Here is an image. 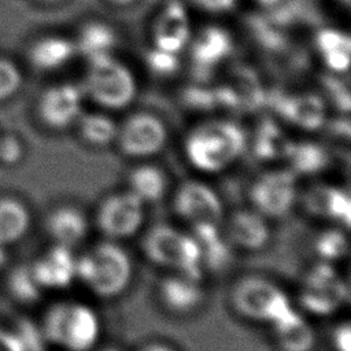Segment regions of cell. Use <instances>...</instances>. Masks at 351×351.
<instances>
[{
    "label": "cell",
    "instance_id": "obj_1",
    "mask_svg": "<svg viewBox=\"0 0 351 351\" xmlns=\"http://www.w3.org/2000/svg\"><path fill=\"white\" fill-rule=\"evenodd\" d=\"M247 148V136L234 122L213 119L195 126L184 140L189 166L203 174H217L232 167Z\"/></svg>",
    "mask_w": 351,
    "mask_h": 351
},
{
    "label": "cell",
    "instance_id": "obj_2",
    "mask_svg": "<svg viewBox=\"0 0 351 351\" xmlns=\"http://www.w3.org/2000/svg\"><path fill=\"white\" fill-rule=\"evenodd\" d=\"M133 278V261L115 240L93 244L77 255V281L101 299L123 293Z\"/></svg>",
    "mask_w": 351,
    "mask_h": 351
},
{
    "label": "cell",
    "instance_id": "obj_3",
    "mask_svg": "<svg viewBox=\"0 0 351 351\" xmlns=\"http://www.w3.org/2000/svg\"><path fill=\"white\" fill-rule=\"evenodd\" d=\"M43 332L49 346L64 351H90L101 335V321L97 311L88 303L62 300L47 308Z\"/></svg>",
    "mask_w": 351,
    "mask_h": 351
},
{
    "label": "cell",
    "instance_id": "obj_4",
    "mask_svg": "<svg viewBox=\"0 0 351 351\" xmlns=\"http://www.w3.org/2000/svg\"><path fill=\"white\" fill-rule=\"evenodd\" d=\"M141 250L154 263L170 273L202 278L204 276L196 239L170 223H156L143 236Z\"/></svg>",
    "mask_w": 351,
    "mask_h": 351
},
{
    "label": "cell",
    "instance_id": "obj_5",
    "mask_svg": "<svg viewBox=\"0 0 351 351\" xmlns=\"http://www.w3.org/2000/svg\"><path fill=\"white\" fill-rule=\"evenodd\" d=\"M229 298L240 317L269 325L293 307L288 293L277 282L256 274L240 277L233 284Z\"/></svg>",
    "mask_w": 351,
    "mask_h": 351
},
{
    "label": "cell",
    "instance_id": "obj_6",
    "mask_svg": "<svg viewBox=\"0 0 351 351\" xmlns=\"http://www.w3.org/2000/svg\"><path fill=\"white\" fill-rule=\"evenodd\" d=\"M86 90L90 99L106 108H122L136 95V82L132 73L108 53L89 58Z\"/></svg>",
    "mask_w": 351,
    "mask_h": 351
},
{
    "label": "cell",
    "instance_id": "obj_7",
    "mask_svg": "<svg viewBox=\"0 0 351 351\" xmlns=\"http://www.w3.org/2000/svg\"><path fill=\"white\" fill-rule=\"evenodd\" d=\"M350 298V289L335 263L318 261L303 276L299 303L315 315L325 317L341 308Z\"/></svg>",
    "mask_w": 351,
    "mask_h": 351
},
{
    "label": "cell",
    "instance_id": "obj_8",
    "mask_svg": "<svg viewBox=\"0 0 351 351\" xmlns=\"http://www.w3.org/2000/svg\"><path fill=\"white\" fill-rule=\"evenodd\" d=\"M248 196L252 208L266 218H282L299 199L298 176L288 167L266 170L251 182Z\"/></svg>",
    "mask_w": 351,
    "mask_h": 351
},
{
    "label": "cell",
    "instance_id": "obj_9",
    "mask_svg": "<svg viewBox=\"0 0 351 351\" xmlns=\"http://www.w3.org/2000/svg\"><path fill=\"white\" fill-rule=\"evenodd\" d=\"M145 219V203L129 189L104 196L95 214L97 229L108 240H122L134 236Z\"/></svg>",
    "mask_w": 351,
    "mask_h": 351
},
{
    "label": "cell",
    "instance_id": "obj_10",
    "mask_svg": "<svg viewBox=\"0 0 351 351\" xmlns=\"http://www.w3.org/2000/svg\"><path fill=\"white\" fill-rule=\"evenodd\" d=\"M173 211L192 228L204 223L219 225L223 218V203L210 184L189 178L177 186L173 196Z\"/></svg>",
    "mask_w": 351,
    "mask_h": 351
},
{
    "label": "cell",
    "instance_id": "obj_11",
    "mask_svg": "<svg viewBox=\"0 0 351 351\" xmlns=\"http://www.w3.org/2000/svg\"><path fill=\"white\" fill-rule=\"evenodd\" d=\"M115 141L123 155L147 159L163 149L167 141V129L159 117L151 112H136L118 126Z\"/></svg>",
    "mask_w": 351,
    "mask_h": 351
},
{
    "label": "cell",
    "instance_id": "obj_12",
    "mask_svg": "<svg viewBox=\"0 0 351 351\" xmlns=\"http://www.w3.org/2000/svg\"><path fill=\"white\" fill-rule=\"evenodd\" d=\"M158 299L170 314L185 317L196 313L204 304L206 289L202 278L170 273L159 281Z\"/></svg>",
    "mask_w": 351,
    "mask_h": 351
},
{
    "label": "cell",
    "instance_id": "obj_13",
    "mask_svg": "<svg viewBox=\"0 0 351 351\" xmlns=\"http://www.w3.org/2000/svg\"><path fill=\"white\" fill-rule=\"evenodd\" d=\"M30 266L44 291L66 289L77 281V254L60 244L49 247Z\"/></svg>",
    "mask_w": 351,
    "mask_h": 351
},
{
    "label": "cell",
    "instance_id": "obj_14",
    "mask_svg": "<svg viewBox=\"0 0 351 351\" xmlns=\"http://www.w3.org/2000/svg\"><path fill=\"white\" fill-rule=\"evenodd\" d=\"M223 234L233 248L247 252L263 250L271 239L269 218L252 207L233 211L226 221Z\"/></svg>",
    "mask_w": 351,
    "mask_h": 351
},
{
    "label": "cell",
    "instance_id": "obj_15",
    "mask_svg": "<svg viewBox=\"0 0 351 351\" xmlns=\"http://www.w3.org/2000/svg\"><path fill=\"white\" fill-rule=\"evenodd\" d=\"M82 92L71 84L55 85L44 92L38 103L41 121L52 129H63L81 115Z\"/></svg>",
    "mask_w": 351,
    "mask_h": 351
},
{
    "label": "cell",
    "instance_id": "obj_16",
    "mask_svg": "<svg viewBox=\"0 0 351 351\" xmlns=\"http://www.w3.org/2000/svg\"><path fill=\"white\" fill-rule=\"evenodd\" d=\"M303 204L311 215L348 229L351 200L347 189L333 184H317L304 192Z\"/></svg>",
    "mask_w": 351,
    "mask_h": 351
},
{
    "label": "cell",
    "instance_id": "obj_17",
    "mask_svg": "<svg viewBox=\"0 0 351 351\" xmlns=\"http://www.w3.org/2000/svg\"><path fill=\"white\" fill-rule=\"evenodd\" d=\"M274 344L280 351H313L317 335L308 319L291 307L270 324Z\"/></svg>",
    "mask_w": 351,
    "mask_h": 351
},
{
    "label": "cell",
    "instance_id": "obj_18",
    "mask_svg": "<svg viewBox=\"0 0 351 351\" xmlns=\"http://www.w3.org/2000/svg\"><path fill=\"white\" fill-rule=\"evenodd\" d=\"M274 108L285 121L304 130L321 128L326 118V106L314 93L277 96L274 99Z\"/></svg>",
    "mask_w": 351,
    "mask_h": 351
},
{
    "label": "cell",
    "instance_id": "obj_19",
    "mask_svg": "<svg viewBox=\"0 0 351 351\" xmlns=\"http://www.w3.org/2000/svg\"><path fill=\"white\" fill-rule=\"evenodd\" d=\"M45 229L55 244L74 248L86 239L89 219L78 206L62 204L48 214Z\"/></svg>",
    "mask_w": 351,
    "mask_h": 351
},
{
    "label": "cell",
    "instance_id": "obj_20",
    "mask_svg": "<svg viewBox=\"0 0 351 351\" xmlns=\"http://www.w3.org/2000/svg\"><path fill=\"white\" fill-rule=\"evenodd\" d=\"M189 33V19L184 5L178 0L169 1L154 26V41L156 48L177 53L188 43Z\"/></svg>",
    "mask_w": 351,
    "mask_h": 351
},
{
    "label": "cell",
    "instance_id": "obj_21",
    "mask_svg": "<svg viewBox=\"0 0 351 351\" xmlns=\"http://www.w3.org/2000/svg\"><path fill=\"white\" fill-rule=\"evenodd\" d=\"M191 232L197 241L203 271L219 273L226 269L233 259V247L221 232L219 225H197Z\"/></svg>",
    "mask_w": 351,
    "mask_h": 351
},
{
    "label": "cell",
    "instance_id": "obj_22",
    "mask_svg": "<svg viewBox=\"0 0 351 351\" xmlns=\"http://www.w3.org/2000/svg\"><path fill=\"white\" fill-rule=\"evenodd\" d=\"M167 186L169 180L165 170L149 162L136 165L128 174V189L145 204L159 202Z\"/></svg>",
    "mask_w": 351,
    "mask_h": 351
},
{
    "label": "cell",
    "instance_id": "obj_23",
    "mask_svg": "<svg viewBox=\"0 0 351 351\" xmlns=\"http://www.w3.org/2000/svg\"><path fill=\"white\" fill-rule=\"evenodd\" d=\"M232 51V38L218 26L203 29L192 44V59L202 69H210L222 62Z\"/></svg>",
    "mask_w": 351,
    "mask_h": 351
},
{
    "label": "cell",
    "instance_id": "obj_24",
    "mask_svg": "<svg viewBox=\"0 0 351 351\" xmlns=\"http://www.w3.org/2000/svg\"><path fill=\"white\" fill-rule=\"evenodd\" d=\"M32 214L27 206L14 196L0 197V244L18 243L29 232Z\"/></svg>",
    "mask_w": 351,
    "mask_h": 351
},
{
    "label": "cell",
    "instance_id": "obj_25",
    "mask_svg": "<svg viewBox=\"0 0 351 351\" xmlns=\"http://www.w3.org/2000/svg\"><path fill=\"white\" fill-rule=\"evenodd\" d=\"M288 169H291L298 177L313 176L325 170L329 165L328 151L313 141L292 143L285 156Z\"/></svg>",
    "mask_w": 351,
    "mask_h": 351
},
{
    "label": "cell",
    "instance_id": "obj_26",
    "mask_svg": "<svg viewBox=\"0 0 351 351\" xmlns=\"http://www.w3.org/2000/svg\"><path fill=\"white\" fill-rule=\"evenodd\" d=\"M317 47L325 64L335 73H346L350 66L351 41L340 30L324 29L317 34Z\"/></svg>",
    "mask_w": 351,
    "mask_h": 351
},
{
    "label": "cell",
    "instance_id": "obj_27",
    "mask_svg": "<svg viewBox=\"0 0 351 351\" xmlns=\"http://www.w3.org/2000/svg\"><path fill=\"white\" fill-rule=\"evenodd\" d=\"M292 141L287 134L271 121H263L256 129L252 149L262 160L285 159Z\"/></svg>",
    "mask_w": 351,
    "mask_h": 351
},
{
    "label": "cell",
    "instance_id": "obj_28",
    "mask_svg": "<svg viewBox=\"0 0 351 351\" xmlns=\"http://www.w3.org/2000/svg\"><path fill=\"white\" fill-rule=\"evenodd\" d=\"M77 121L81 138L92 147H106L117 140L118 125L106 114H81Z\"/></svg>",
    "mask_w": 351,
    "mask_h": 351
},
{
    "label": "cell",
    "instance_id": "obj_29",
    "mask_svg": "<svg viewBox=\"0 0 351 351\" xmlns=\"http://www.w3.org/2000/svg\"><path fill=\"white\" fill-rule=\"evenodd\" d=\"M74 53V45L62 37H45L37 41L32 51L30 59L34 66L52 70L64 64Z\"/></svg>",
    "mask_w": 351,
    "mask_h": 351
},
{
    "label": "cell",
    "instance_id": "obj_30",
    "mask_svg": "<svg viewBox=\"0 0 351 351\" xmlns=\"http://www.w3.org/2000/svg\"><path fill=\"white\" fill-rule=\"evenodd\" d=\"M7 288L16 302L25 304L36 303L44 292L30 265H19L14 267L8 274Z\"/></svg>",
    "mask_w": 351,
    "mask_h": 351
},
{
    "label": "cell",
    "instance_id": "obj_31",
    "mask_svg": "<svg viewBox=\"0 0 351 351\" xmlns=\"http://www.w3.org/2000/svg\"><path fill=\"white\" fill-rule=\"evenodd\" d=\"M314 251L319 261L336 263L348 254V237L344 228L333 226L322 230L314 239Z\"/></svg>",
    "mask_w": 351,
    "mask_h": 351
},
{
    "label": "cell",
    "instance_id": "obj_32",
    "mask_svg": "<svg viewBox=\"0 0 351 351\" xmlns=\"http://www.w3.org/2000/svg\"><path fill=\"white\" fill-rule=\"evenodd\" d=\"M114 43H115V36L112 29L103 23L93 22L86 25L82 29L80 34L78 47L81 52H84L90 58L99 53H108Z\"/></svg>",
    "mask_w": 351,
    "mask_h": 351
},
{
    "label": "cell",
    "instance_id": "obj_33",
    "mask_svg": "<svg viewBox=\"0 0 351 351\" xmlns=\"http://www.w3.org/2000/svg\"><path fill=\"white\" fill-rule=\"evenodd\" d=\"M233 77L234 82L232 85L229 84V86L233 89L239 100V106H254L262 99V89L259 81L251 70L245 67H239L233 73Z\"/></svg>",
    "mask_w": 351,
    "mask_h": 351
},
{
    "label": "cell",
    "instance_id": "obj_34",
    "mask_svg": "<svg viewBox=\"0 0 351 351\" xmlns=\"http://www.w3.org/2000/svg\"><path fill=\"white\" fill-rule=\"evenodd\" d=\"M19 339L25 351H47L48 340L43 332L41 324H37L27 318L18 319L15 328L12 329Z\"/></svg>",
    "mask_w": 351,
    "mask_h": 351
},
{
    "label": "cell",
    "instance_id": "obj_35",
    "mask_svg": "<svg viewBox=\"0 0 351 351\" xmlns=\"http://www.w3.org/2000/svg\"><path fill=\"white\" fill-rule=\"evenodd\" d=\"M22 82L18 67L5 59H0V100L14 95Z\"/></svg>",
    "mask_w": 351,
    "mask_h": 351
},
{
    "label": "cell",
    "instance_id": "obj_36",
    "mask_svg": "<svg viewBox=\"0 0 351 351\" xmlns=\"http://www.w3.org/2000/svg\"><path fill=\"white\" fill-rule=\"evenodd\" d=\"M147 64L152 73L166 75L174 73L178 69V59L176 53L155 48L147 53Z\"/></svg>",
    "mask_w": 351,
    "mask_h": 351
},
{
    "label": "cell",
    "instance_id": "obj_37",
    "mask_svg": "<svg viewBox=\"0 0 351 351\" xmlns=\"http://www.w3.org/2000/svg\"><path fill=\"white\" fill-rule=\"evenodd\" d=\"M23 143L14 134H5L0 137V163L5 166H14L23 158Z\"/></svg>",
    "mask_w": 351,
    "mask_h": 351
},
{
    "label": "cell",
    "instance_id": "obj_38",
    "mask_svg": "<svg viewBox=\"0 0 351 351\" xmlns=\"http://www.w3.org/2000/svg\"><path fill=\"white\" fill-rule=\"evenodd\" d=\"M333 351H351V325L348 319L336 324L330 333Z\"/></svg>",
    "mask_w": 351,
    "mask_h": 351
},
{
    "label": "cell",
    "instance_id": "obj_39",
    "mask_svg": "<svg viewBox=\"0 0 351 351\" xmlns=\"http://www.w3.org/2000/svg\"><path fill=\"white\" fill-rule=\"evenodd\" d=\"M325 84H326V88H328L333 101L336 103V106L344 111H348V108H350L348 89L346 86H343V84H339L333 78H326Z\"/></svg>",
    "mask_w": 351,
    "mask_h": 351
},
{
    "label": "cell",
    "instance_id": "obj_40",
    "mask_svg": "<svg viewBox=\"0 0 351 351\" xmlns=\"http://www.w3.org/2000/svg\"><path fill=\"white\" fill-rule=\"evenodd\" d=\"M0 351H25L12 329L0 325Z\"/></svg>",
    "mask_w": 351,
    "mask_h": 351
},
{
    "label": "cell",
    "instance_id": "obj_41",
    "mask_svg": "<svg viewBox=\"0 0 351 351\" xmlns=\"http://www.w3.org/2000/svg\"><path fill=\"white\" fill-rule=\"evenodd\" d=\"M202 10L208 12H226L236 5V0H193Z\"/></svg>",
    "mask_w": 351,
    "mask_h": 351
},
{
    "label": "cell",
    "instance_id": "obj_42",
    "mask_svg": "<svg viewBox=\"0 0 351 351\" xmlns=\"http://www.w3.org/2000/svg\"><path fill=\"white\" fill-rule=\"evenodd\" d=\"M136 351H177V350L162 341H149L140 346Z\"/></svg>",
    "mask_w": 351,
    "mask_h": 351
},
{
    "label": "cell",
    "instance_id": "obj_43",
    "mask_svg": "<svg viewBox=\"0 0 351 351\" xmlns=\"http://www.w3.org/2000/svg\"><path fill=\"white\" fill-rule=\"evenodd\" d=\"M5 248H7L5 245H1V244H0V267H3V266L5 265L7 258H8V254H7Z\"/></svg>",
    "mask_w": 351,
    "mask_h": 351
},
{
    "label": "cell",
    "instance_id": "obj_44",
    "mask_svg": "<svg viewBox=\"0 0 351 351\" xmlns=\"http://www.w3.org/2000/svg\"><path fill=\"white\" fill-rule=\"evenodd\" d=\"M97 351H123V350L119 347H115V346H106V347L99 348Z\"/></svg>",
    "mask_w": 351,
    "mask_h": 351
},
{
    "label": "cell",
    "instance_id": "obj_45",
    "mask_svg": "<svg viewBox=\"0 0 351 351\" xmlns=\"http://www.w3.org/2000/svg\"><path fill=\"white\" fill-rule=\"evenodd\" d=\"M261 4H265V5H273L276 3H278L280 0H258Z\"/></svg>",
    "mask_w": 351,
    "mask_h": 351
},
{
    "label": "cell",
    "instance_id": "obj_46",
    "mask_svg": "<svg viewBox=\"0 0 351 351\" xmlns=\"http://www.w3.org/2000/svg\"><path fill=\"white\" fill-rule=\"evenodd\" d=\"M112 3H117V4H130V3H133L134 0H111Z\"/></svg>",
    "mask_w": 351,
    "mask_h": 351
},
{
    "label": "cell",
    "instance_id": "obj_47",
    "mask_svg": "<svg viewBox=\"0 0 351 351\" xmlns=\"http://www.w3.org/2000/svg\"><path fill=\"white\" fill-rule=\"evenodd\" d=\"M343 1H348V0H343Z\"/></svg>",
    "mask_w": 351,
    "mask_h": 351
}]
</instances>
